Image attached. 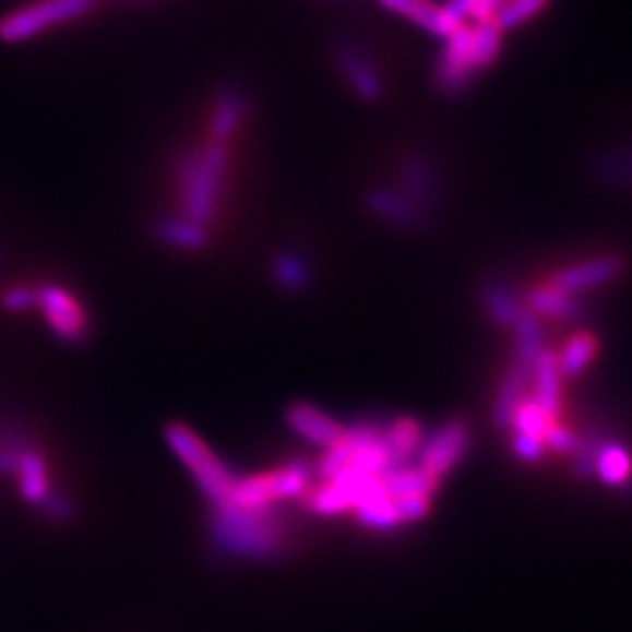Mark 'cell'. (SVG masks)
<instances>
[{"instance_id": "cell-1", "label": "cell", "mask_w": 632, "mask_h": 632, "mask_svg": "<svg viewBox=\"0 0 632 632\" xmlns=\"http://www.w3.org/2000/svg\"><path fill=\"white\" fill-rule=\"evenodd\" d=\"M279 506L247 509L223 504L211 509L208 539L230 558L270 560L286 548L288 534Z\"/></svg>"}, {"instance_id": "cell-2", "label": "cell", "mask_w": 632, "mask_h": 632, "mask_svg": "<svg viewBox=\"0 0 632 632\" xmlns=\"http://www.w3.org/2000/svg\"><path fill=\"white\" fill-rule=\"evenodd\" d=\"M230 165V143L206 139L200 148H186L176 159L181 216L208 228L216 220L220 190Z\"/></svg>"}, {"instance_id": "cell-3", "label": "cell", "mask_w": 632, "mask_h": 632, "mask_svg": "<svg viewBox=\"0 0 632 632\" xmlns=\"http://www.w3.org/2000/svg\"><path fill=\"white\" fill-rule=\"evenodd\" d=\"M501 50V31L494 22H464L455 34L445 38V47L436 61L433 83L445 94H460L472 80L490 69Z\"/></svg>"}, {"instance_id": "cell-4", "label": "cell", "mask_w": 632, "mask_h": 632, "mask_svg": "<svg viewBox=\"0 0 632 632\" xmlns=\"http://www.w3.org/2000/svg\"><path fill=\"white\" fill-rule=\"evenodd\" d=\"M165 443L169 445L171 455L190 474L192 482L198 485L200 494L211 509L228 504L239 476L208 448L198 431L183 425V421H171V425L165 427Z\"/></svg>"}, {"instance_id": "cell-5", "label": "cell", "mask_w": 632, "mask_h": 632, "mask_svg": "<svg viewBox=\"0 0 632 632\" xmlns=\"http://www.w3.org/2000/svg\"><path fill=\"white\" fill-rule=\"evenodd\" d=\"M312 468L305 462H288L267 472L237 478L232 499L228 504L247 509L279 506L286 499L305 497L310 490Z\"/></svg>"}, {"instance_id": "cell-6", "label": "cell", "mask_w": 632, "mask_h": 632, "mask_svg": "<svg viewBox=\"0 0 632 632\" xmlns=\"http://www.w3.org/2000/svg\"><path fill=\"white\" fill-rule=\"evenodd\" d=\"M96 0H38L26 8L14 10L0 20V43H24L36 38L43 31L83 17Z\"/></svg>"}, {"instance_id": "cell-7", "label": "cell", "mask_w": 632, "mask_h": 632, "mask_svg": "<svg viewBox=\"0 0 632 632\" xmlns=\"http://www.w3.org/2000/svg\"><path fill=\"white\" fill-rule=\"evenodd\" d=\"M36 310L43 314L47 329L63 345L80 347L90 337V314L69 288L59 284L38 286Z\"/></svg>"}, {"instance_id": "cell-8", "label": "cell", "mask_w": 632, "mask_h": 632, "mask_svg": "<svg viewBox=\"0 0 632 632\" xmlns=\"http://www.w3.org/2000/svg\"><path fill=\"white\" fill-rule=\"evenodd\" d=\"M468 429L462 421H450L443 429L436 431L431 439L419 448V466L433 478L445 476L455 466L468 445Z\"/></svg>"}, {"instance_id": "cell-9", "label": "cell", "mask_w": 632, "mask_h": 632, "mask_svg": "<svg viewBox=\"0 0 632 632\" xmlns=\"http://www.w3.org/2000/svg\"><path fill=\"white\" fill-rule=\"evenodd\" d=\"M286 425L294 431L298 439L312 443L317 448L329 450L343 441L345 425H339L335 417L323 413L312 403H294L286 410Z\"/></svg>"}, {"instance_id": "cell-10", "label": "cell", "mask_w": 632, "mask_h": 632, "mask_svg": "<svg viewBox=\"0 0 632 632\" xmlns=\"http://www.w3.org/2000/svg\"><path fill=\"white\" fill-rule=\"evenodd\" d=\"M12 476L17 478L20 497L28 506L40 509L45 504V499L55 492L52 478H50V464H47L45 455L36 445H28L20 452Z\"/></svg>"}, {"instance_id": "cell-11", "label": "cell", "mask_w": 632, "mask_h": 632, "mask_svg": "<svg viewBox=\"0 0 632 632\" xmlns=\"http://www.w3.org/2000/svg\"><path fill=\"white\" fill-rule=\"evenodd\" d=\"M380 3L389 12H394L398 17H405L419 28H425L429 34L441 38L455 34V31L464 24L457 17H452L445 5H436L431 0H380Z\"/></svg>"}, {"instance_id": "cell-12", "label": "cell", "mask_w": 632, "mask_h": 632, "mask_svg": "<svg viewBox=\"0 0 632 632\" xmlns=\"http://www.w3.org/2000/svg\"><path fill=\"white\" fill-rule=\"evenodd\" d=\"M249 112V96L239 87H223L216 96L214 110L208 118V139L232 143L237 129Z\"/></svg>"}, {"instance_id": "cell-13", "label": "cell", "mask_w": 632, "mask_h": 632, "mask_svg": "<svg viewBox=\"0 0 632 632\" xmlns=\"http://www.w3.org/2000/svg\"><path fill=\"white\" fill-rule=\"evenodd\" d=\"M623 261L621 258H613V255H605V258H595V261H586L576 267H570L560 272L558 277L550 282L556 288L564 290V294H579V290H588L595 286H603L609 284L611 279L619 277L623 272Z\"/></svg>"}, {"instance_id": "cell-14", "label": "cell", "mask_w": 632, "mask_h": 632, "mask_svg": "<svg viewBox=\"0 0 632 632\" xmlns=\"http://www.w3.org/2000/svg\"><path fill=\"white\" fill-rule=\"evenodd\" d=\"M335 63L343 71L349 87L361 96V99L375 102L382 94V83L378 71L372 69V63L366 59L363 52L356 50L351 45H339L335 50Z\"/></svg>"}, {"instance_id": "cell-15", "label": "cell", "mask_w": 632, "mask_h": 632, "mask_svg": "<svg viewBox=\"0 0 632 632\" xmlns=\"http://www.w3.org/2000/svg\"><path fill=\"white\" fill-rule=\"evenodd\" d=\"M537 392H534V403L539 408L553 417L560 410V368H558V356L548 349H541V354L532 363V378Z\"/></svg>"}, {"instance_id": "cell-16", "label": "cell", "mask_w": 632, "mask_h": 632, "mask_svg": "<svg viewBox=\"0 0 632 632\" xmlns=\"http://www.w3.org/2000/svg\"><path fill=\"white\" fill-rule=\"evenodd\" d=\"M155 237L162 241V245L176 251H202L211 241L208 228L192 223L183 216L159 218L155 223Z\"/></svg>"}, {"instance_id": "cell-17", "label": "cell", "mask_w": 632, "mask_h": 632, "mask_svg": "<svg viewBox=\"0 0 632 632\" xmlns=\"http://www.w3.org/2000/svg\"><path fill=\"white\" fill-rule=\"evenodd\" d=\"M310 267L302 261V258L294 251H282L274 255L272 261V279L277 282L279 288L288 290V294H298L310 286Z\"/></svg>"}, {"instance_id": "cell-18", "label": "cell", "mask_w": 632, "mask_h": 632, "mask_svg": "<svg viewBox=\"0 0 632 632\" xmlns=\"http://www.w3.org/2000/svg\"><path fill=\"white\" fill-rule=\"evenodd\" d=\"M370 208L375 211L378 216L386 218V220H392L396 225H401V228H417V211L415 206L408 202V200H403L398 198V194H392V192H372L370 194V200H368Z\"/></svg>"}, {"instance_id": "cell-19", "label": "cell", "mask_w": 632, "mask_h": 632, "mask_svg": "<svg viewBox=\"0 0 632 632\" xmlns=\"http://www.w3.org/2000/svg\"><path fill=\"white\" fill-rule=\"evenodd\" d=\"M548 3L550 0H504L497 12L494 24L499 26L501 34H504V31L532 22L537 14H541L548 8Z\"/></svg>"}, {"instance_id": "cell-20", "label": "cell", "mask_w": 632, "mask_h": 632, "mask_svg": "<svg viewBox=\"0 0 632 632\" xmlns=\"http://www.w3.org/2000/svg\"><path fill=\"white\" fill-rule=\"evenodd\" d=\"M597 351L595 337L588 333H579L570 339V345L564 347L562 356L558 359V368L562 375H579L581 370H586Z\"/></svg>"}, {"instance_id": "cell-21", "label": "cell", "mask_w": 632, "mask_h": 632, "mask_svg": "<svg viewBox=\"0 0 632 632\" xmlns=\"http://www.w3.org/2000/svg\"><path fill=\"white\" fill-rule=\"evenodd\" d=\"M529 302H532V307L537 312H544V314L556 317V319H572L576 314V310H579L576 302H574V296L564 294V290L556 288L553 284L546 286V288L534 290Z\"/></svg>"}, {"instance_id": "cell-22", "label": "cell", "mask_w": 632, "mask_h": 632, "mask_svg": "<svg viewBox=\"0 0 632 632\" xmlns=\"http://www.w3.org/2000/svg\"><path fill=\"white\" fill-rule=\"evenodd\" d=\"M511 421L517 429V436H527V439L544 443L546 431L550 429V425H553L556 419L548 417L534 401H523L521 405H517V410H515Z\"/></svg>"}, {"instance_id": "cell-23", "label": "cell", "mask_w": 632, "mask_h": 632, "mask_svg": "<svg viewBox=\"0 0 632 632\" xmlns=\"http://www.w3.org/2000/svg\"><path fill=\"white\" fill-rule=\"evenodd\" d=\"M501 3H504V0H448L445 8L452 17H457L460 22L488 24L494 22Z\"/></svg>"}, {"instance_id": "cell-24", "label": "cell", "mask_w": 632, "mask_h": 632, "mask_svg": "<svg viewBox=\"0 0 632 632\" xmlns=\"http://www.w3.org/2000/svg\"><path fill=\"white\" fill-rule=\"evenodd\" d=\"M38 305V286L28 282L10 284L0 290V310L8 314H24L36 310Z\"/></svg>"}, {"instance_id": "cell-25", "label": "cell", "mask_w": 632, "mask_h": 632, "mask_svg": "<svg viewBox=\"0 0 632 632\" xmlns=\"http://www.w3.org/2000/svg\"><path fill=\"white\" fill-rule=\"evenodd\" d=\"M597 474L605 482L621 485L630 476V457L619 445H607L597 455Z\"/></svg>"}, {"instance_id": "cell-26", "label": "cell", "mask_w": 632, "mask_h": 632, "mask_svg": "<svg viewBox=\"0 0 632 632\" xmlns=\"http://www.w3.org/2000/svg\"><path fill=\"white\" fill-rule=\"evenodd\" d=\"M485 307H488L490 317L494 321H499V323H504V326H513L517 314H521L513 296L509 294L506 288H501V286L485 288Z\"/></svg>"}, {"instance_id": "cell-27", "label": "cell", "mask_w": 632, "mask_h": 632, "mask_svg": "<svg viewBox=\"0 0 632 632\" xmlns=\"http://www.w3.org/2000/svg\"><path fill=\"white\" fill-rule=\"evenodd\" d=\"M40 511H43L47 517H50L52 523H69L71 517L75 515L73 501H71L67 494H61V492H57V490L45 499V504L40 506Z\"/></svg>"}, {"instance_id": "cell-28", "label": "cell", "mask_w": 632, "mask_h": 632, "mask_svg": "<svg viewBox=\"0 0 632 632\" xmlns=\"http://www.w3.org/2000/svg\"><path fill=\"white\" fill-rule=\"evenodd\" d=\"M544 445H550L558 452H572L576 448V439H574V433L570 429H564L562 425H558V421H553V425H550V429L546 431Z\"/></svg>"}, {"instance_id": "cell-29", "label": "cell", "mask_w": 632, "mask_h": 632, "mask_svg": "<svg viewBox=\"0 0 632 632\" xmlns=\"http://www.w3.org/2000/svg\"><path fill=\"white\" fill-rule=\"evenodd\" d=\"M515 452L523 460H539L541 452H544V443L527 439V436H517V439H515Z\"/></svg>"}]
</instances>
